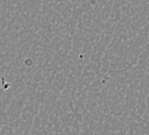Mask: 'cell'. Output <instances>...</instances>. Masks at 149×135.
I'll return each instance as SVG.
<instances>
[]
</instances>
